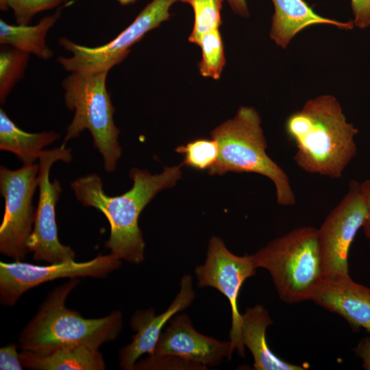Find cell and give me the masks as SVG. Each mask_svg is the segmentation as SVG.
I'll return each mask as SVG.
<instances>
[{
	"label": "cell",
	"instance_id": "obj_1",
	"mask_svg": "<svg viewBox=\"0 0 370 370\" xmlns=\"http://www.w3.org/2000/svg\"><path fill=\"white\" fill-rule=\"evenodd\" d=\"M182 166L164 167L160 174L132 168V187L115 197L106 194L97 174H88L71 183L77 200L85 207L97 209L108 221L110 234L105 246L110 254L131 264L143 262L145 243L138 226L139 216L158 192L175 184L182 175Z\"/></svg>",
	"mask_w": 370,
	"mask_h": 370
},
{
	"label": "cell",
	"instance_id": "obj_2",
	"mask_svg": "<svg viewBox=\"0 0 370 370\" xmlns=\"http://www.w3.org/2000/svg\"><path fill=\"white\" fill-rule=\"evenodd\" d=\"M285 130L297 148L295 163L309 173L338 179L357 153L358 130L330 95L308 100L287 118Z\"/></svg>",
	"mask_w": 370,
	"mask_h": 370
},
{
	"label": "cell",
	"instance_id": "obj_3",
	"mask_svg": "<svg viewBox=\"0 0 370 370\" xmlns=\"http://www.w3.org/2000/svg\"><path fill=\"white\" fill-rule=\"evenodd\" d=\"M79 278H71L50 291L37 313L18 336L21 350L38 351L64 345H84L94 349L115 341L123 326V314L114 310L108 315L86 319L66 306L71 292Z\"/></svg>",
	"mask_w": 370,
	"mask_h": 370
},
{
	"label": "cell",
	"instance_id": "obj_4",
	"mask_svg": "<svg viewBox=\"0 0 370 370\" xmlns=\"http://www.w3.org/2000/svg\"><path fill=\"white\" fill-rule=\"evenodd\" d=\"M211 138L218 143L219 156L208 170L210 175L227 172L260 174L273 183L278 204L290 206L295 204V195L286 173L266 152L267 140L256 109L240 107L232 119L211 132Z\"/></svg>",
	"mask_w": 370,
	"mask_h": 370
},
{
	"label": "cell",
	"instance_id": "obj_5",
	"mask_svg": "<svg viewBox=\"0 0 370 370\" xmlns=\"http://www.w3.org/2000/svg\"><path fill=\"white\" fill-rule=\"evenodd\" d=\"M252 258L270 273L280 299L288 304L311 300L323 280L317 229L304 226L276 238Z\"/></svg>",
	"mask_w": 370,
	"mask_h": 370
},
{
	"label": "cell",
	"instance_id": "obj_6",
	"mask_svg": "<svg viewBox=\"0 0 370 370\" xmlns=\"http://www.w3.org/2000/svg\"><path fill=\"white\" fill-rule=\"evenodd\" d=\"M108 73L71 72L62 80L65 105L74 111L63 143L88 130L103 157L105 170L111 173L121 158V147L119 130L114 122V108L106 88Z\"/></svg>",
	"mask_w": 370,
	"mask_h": 370
},
{
	"label": "cell",
	"instance_id": "obj_7",
	"mask_svg": "<svg viewBox=\"0 0 370 370\" xmlns=\"http://www.w3.org/2000/svg\"><path fill=\"white\" fill-rule=\"evenodd\" d=\"M177 0H153L133 22L109 42L95 47L77 44L62 37L58 43L71 53L57 62L70 72H108L128 56L131 47L149 31L170 17V8Z\"/></svg>",
	"mask_w": 370,
	"mask_h": 370
},
{
	"label": "cell",
	"instance_id": "obj_8",
	"mask_svg": "<svg viewBox=\"0 0 370 370\" xmlns=\"http://www.w3.org/2000/svg\"><path fill=\"white\" fill-rule=\"evenodd\" d=\"M39 164L16 170L0 167V191L5 210L0 225V252L14 261H23L29 252L36 210L33 196L38 186Z\"/></svg>",
	"mask_w": 370,
	"mask_h": 370
},
{
	"label": "cell",
	"instance_id": "obj_9",
	"mask_svg": "<svg viewBox=\"0 0 370 370\" xmlns=\"http://www.w3.org/2000/svg\"><path fill=\"white\" fill-rule=\"evenodd\" d=\"M63 143L51 150H44L39 158V197L32 232L28 241L33 260L49 264L75 260V252L62 244L58 238L56 221V206L62 188L58 180H49V171L57 161L69 163L72 160L71 149Z\"/></svg>",
	"mask_w": 370,
	"mask_h": 370
},
{
	"label": "cell",
	"instance_id": "obj_10",
	"mask_svg": "<svg viewBox=\"0 0 370 370\" xmlns=\"http://www.w3.org/2000/svg\"><path fill=\"white\" fill-rule=\"evenodd\" d=\"M121 260L113 255H98L86 262L75 260L47 265L23 261L0 262V303L4 307L14 306L27 291L49 281L62 278H106L119 269Z\"/></svg>",
	"mask_w": 370,
	"mask_h": 370
},
{
	"label": "cell",
	"instance_id": "obj_11",
	"mask_svg": "<svg viewBox=\"0 0 370 370\" xmlns=\"http://www.w3.org/2000/svg\"><path fill=\"white\" fill-rule=\"evenodd\" d=\"M366 214L361 184L352 180L347 193L317 229L323 278L349 274V249Z\"/></svg>",
	"mask_w": 370,
	"mask_h": 370
},
{
	"label": "cell",
	"instance_id": "obj_12",
	"mask_svg": "<svg viewBox=\"0 0 370 370\" xmlns=\"http://www.w3.org/2000/svg\"><path fill=\"white\" fill-rule=\"evenodd\" d=\"M257 268L252 255L232 254L223 241L212 236L208 243L204 263L196 267L199 287L210 286L219 291L228 299L232 312L230 333L232 350L244 356L245 346L241 337L242 314L238 309V297L245 281L255 275Z\"/></svg>",
	"mask_w": 370,
	"mask_h": 370
},
{
	"label": "cell",
	"instance_id": "obj_13",
	"mask_svg": "<svg viewBox=\"0 0 370 370\" xmlns=\"http://www.w3.org/2000/svg\"><path fill=\"white\" fill-rule=\"evenodd\" d=\"M231 342L221 341L198 332L185 314L171 319L162 333L153 352L148 356L169 355L199 365L205 369L230 359Z\"/></svg>",
	"mask_w": 370,
	"mask_h": 370
},
{
	"label": "cell",
	"instance_id": "obj_14",
	"mask_svg": "<svg viewBox=\"0 0 370 370\" xmlns=\"http://www.w3.org/2000/svg\"><path fill=\"white\" fill-rule=\"evenodd\" d=\"M195 298L192 277L183 276L175 298L162 313L156 314L153 309L136 311L131 326L136 331L130 343L119 352V366L123 370H134L138 359L145 354H151L162 333V329L177 312L188 307Z\"/></svg>",
	"mask_w": 370,
	"mask_h": 370
},
{
	"label": "cell",
	"instance_id": "obj_15",
	"mask_svg": "<svg viewBox=\"0 0 370 370\" xmlns=\"http://www.w3.org/2000/svg\"><path fill=\"white\" fill-rule=\"evenodd\" d=\"M311 300L343 317L353 329L370 334V288L349 274L323 278Z\"/></svg>",
	"mask_w": 370,
	"mask_h": 370
},
{
	"label": "cell",
	"instance_id": "obj_16",
	"mask_svg": "<svg viewBox=\"0 0 370 370\" xmlns=\"http://www.w3.org/2000/svg\"><path fill=\"white\" fill-rule=\"evenodd\" d=\"M274 6L270 37L279 47L285 49L293 37L306 27L318 24L351 30L354 21H339L321 16L314 12L304 0H271Z\"/></svg>",
	"mask_w": 370,
	"mask_h": 370
},
{
	"label": "cell",
	"instance_id": "obj_17",
	"mask_svg": "<svg viewBox=\"0 0 370 370\" xmlns=\"http://www.w3.org/2000/svg\"><path fill=\"white\" fill-rule=\"evenodd\" d=\"M20 358L23 367L32 370H103L106 367L99 349L84 345L21 350Z\"/></svg>",
	"mask_w": 370,
	"mask_h": 370
},
{
	"label": "cell",
	"instance_id": "obj_18",
	"mask_svg": "<svg viewBox=\"0 0 370 370\" xmlns=\"http://www.w3.org/2000/svg\"><path fill=\"white\" fill-rule=\"evenodd\" d=\"M273 324L267 309L261 305L247 308L242 314L241 337L243 345L251 353L256 370H302L304 367L289 363L269 349L266 330Z\"/></svg>",
	"mask_w": 370,
	"mask_h": 370
},
{
	"label": "cell",
	"instance_id": "obj_19",
	"mask_svg": "<svg viewBox=\"0 0 370 370\" xmlns=\"http://www.w3.org/2000/svg\"><path fill=\"white\" fill-rule=\"evenodd\" d=\"M60 138V135L53 131H23L0 109V149L13 153L23 164H34L39 159L44 147Z\"/></svg>",
	"mask_w": 370,
	"mask_h": 370
},
{
	"label": "cell",
	"instance_id": "obj_20",
	"mask_svg": "<svg viewBox=\"0 0 370 370\" xmlns=\"http://www.w3.org/2000/svg\"><path fill=\"white\" fill-rule=\"evenodd\" d=\"M62 8L52 15L42 18L36 25H12L0 20V43L12 46L28 54L47 60L53 52L46 44L45 38L50 28L59 19Z\"/></svg>",
	"mask_w": 370,
	"mask_h": 370
},
{
	"label": "cell",
	"instance_id": "obj_21",
	"mask_svg": "<svg viewBox=\"0 0 370 370\" xmlns=\"http://www.w3.org/2000/svg\"><path fill=\"white\" fill-rule=\"evenodd\" d=\"M189 4L194 12V23L189 42L198 45L203 35L219 29L222 24L221 10L224 0H177Z\"/></svg>",
	"mask_w": 370,
	"mask_h": 370
},
{
	"label": "cell",
	"instance_id": "obj_22",
	"mask_svg": "<svg viewBox=\"0 0 370 370\" xmlns=\"http://www.w3.org/2000/svg\"><path fill=\"white\" fill-rule=\"evenodd\" d=\"M198 45L201 50V59L198 66L205 77L219 79L225 64L223 42L219 29L207 32Z\"/></svg>",
	"mask_w": 370,
	"mask_h": 370
},
{
	"label": "cell",
	"instance_id": "obj_23",
	"mask_svg": "<svg viewBox=\"0 0 370 370\" xmlns=\"http://www.w3.org/2000/svg\"><path fill=\"white\" fill-rule=\"evenodd\" d=\"M28 53L16 48L1 51L0 53V101L3 103L14 88L24 75L29 60Z\"/></svg>",
	"mask_w": 370,
	"mask_h": 370
},
{
	"label": "cell",
	"instance_id": "obj_24",
	"mask_svg": "<svg viewBox=\"0 0 370 370\" xmlns=\"http://www.w3.org/2000/svg\"><path fill=\"white\" fill-rule=\"evenodd\" d=\"M175 151L184 155L183 165L201 171L209 170L219 156L218 143L212 138L195 139L178 146Z\"/></svg>",
	"mask_w": 370,
	"mask_h": 370
},
{
	"label": "cell",
	"instance_id": "obj_25",
	"mask_svg": "<svg viewBox=\"0 0 370 370\" xmlns=\"http://www.w3.org/2000/svg\"><path fill=\"white\" fill-rule=\"evenodd\" d=\"M62 0H6L18 25H28L38 13L59 6Z\"/></svg>",
	"mask_w": 370,
	"mask_h": 370
},
{
	"label": "cell",
	"instance_id": "obj_26",
	"mask_svg": "<svg viewBox=\"0 0 370 370\" xmlns=\"http://www.w3.org/2000/svg\"><path fill=\"white\" fill-rule=\"evenodd\" d=\"M148 369H193L203 370V367L194 364L183 359L169 356H148L140 361H137L134 370Z\"/></svg>",
	"mask_w": 370,
	"mask_h": 370
},
{
	"label": "cell",
	"instance_id": "obj_27",
	"mask_svg": "<svg viewBox=\"0 0 370 370\" xmlns=\"http://www.w3.org/2000/svg\"><path fill=\"white\" fill-rule=\"evenodd\" d=\"M16 343L8 344L0 349L1 370H21L23 365Z\"/></svg>",
	"mask_w": 370,
	"mask_h": 370
},
{
	"label": "cell",
	"instance_id": "obj_28",
	"mask_svg": "<svg viewBox=\"0 0 370 370\" xmlns=\"http://www.w3.org/2000/svg\"><path fill=\"white\" fill-rule=\"evenodd\" d=\"M354 25L365 29L370 25V0H351Z\"/></svg>",
	"mask_w": 370,
	"mask_h": 370
},
{
	"label": "cell",
	"instance_id": "obj_29",
	"mask_svg": "<svg viewBox=\"0 0 370 370\" xmlns=\"http://www.w3.org/2000/svg\"><path fill=\"white\" fill-rule=\"evenodd\" d=\"M355 352L356 356L361 359L362 367L366 370H370V336L360 340Z\"/></svg>",
	"mask_w": 370,
	"mask_h": 370
},
{
	"label": "cell",
	"instance_id": "obj_30",
	"mask_svg": "<svg viewBox=\"0 0 370 370\" xmlns=\"http://www.w3.org/2000/svg\"><path fill=\"white\" fill-rule=\"evenodd\" d=\"M360 184L367 208V214L362 225V229L366 238L370 240V179L362 182Z\"/></svg>",
	"mask_w": 370,
	"mask_h": 370
},
{
	"label": "cell",
	"instance_id": "obj_31",
	"mask_svg": "<svg viewBox=\"0 0 370 370\" xmlns=\"http://www.w3.org/2000/svg\"><path fill=\"white\" fill-rule=\"evenodd\" d=\"M232 11L243 17L249 16V10L246 0H225Z\"/></svg>",
	"mask_w": 370,
	"mask_h": 370
},
{
	"label": "cell",
	"instance_id": "obj_32",
	"mask_svg": "<svg viewBox=\"0 0 370 370\" xmlns=\"http://www.w3.org/2000/svg\"><path fill=\"white\" fill-rule=\"evenodd\" d=\"M121 5H127L136 2L138 0H116Z\"/></svg>",
	"mask_w": 370,
	"mask_h": 370
},
{
	"label": "cell",
	"instance_id": "obj_33",
	"mask_svg": "<svg viewBox=\"0 0 370 370\" xmlns=\"http://www.w3.org/2000/svg\"><path fill=\"white\" fill-rule=\"evenodd\" d=\"M0 9L2 11H5L8 9L6 0H0Z\"/></svg>",
	"mask_w": 370,
	"mask_h": 370
},
{
	"label": "cell",
	"instance_id": "obj_34",
	"mask_svg": "<svg viewBox=\"0 0 370 370\" xmlns=\"http://www.w3.org/2000/svg\"><path fill=\"white\" fill-rule=\"evenodd\" d=\"M67 1V0H62L63 2H65V1Z\"/></svg>",
	"mask_w": 370,
	"mask_h": 370
}]
</instances>
